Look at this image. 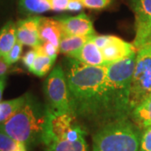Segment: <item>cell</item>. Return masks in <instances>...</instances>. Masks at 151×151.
<instances>
[{
    "instance_id": "obj_1",
    "label": "cell",
    "mask_w": 151,
    "mask_h": 151,
    "mask_svg": "<svg viewBox=\"0 0 151 151\" xmlns=\"http://www.w3.org/2000/svg\"><path fill=\"white\" fill-rule=\"evenodd\" d=\"M64 66L70 113L81 125L93 124L97 129L112 122L107 102L108 65H86L68 56Z\"/></svg>"
},
{
    "instance_id": "obj_2",
    "label": "cell",
    "mask_w": 151,
    "mask_h": 151,
    "mask_svg": "<svg viewBox=\"0 0 151 151\" xmlns=\"http://www.w3.org/2000/svg\"><path fill=\"white\" fill-rule=\"evenodd\" d=\"M47 119V107H43L28 95L26 101L16 113L0 124V130L27 148L42 142Z\"/></svg>"
},
{
    "instance_id": "obj_3",
    "label": "cell",
    "mask_w": 151,
    "mask_h": 151,
    "mask_svg": "<svg viewBox=\"0 0 151 151\" xmlns=\"http://www.w3.org/2000/svg\"><path fill=\"white\" fill-rule=\"evenodd\" d=\"M136 53L107 67V102L112 121L129 119V97Z\"/></svg>"
},
{
    "instance_id": "obj_4",
    "label": "cell",
    "mask_w": 151,
    "mask_h": 151,
    "mask_svg": "<svg viewBox=\"0 0 151 151\" xmlns=\"http://www.w3.org/2000/svg\"><path fill=\"white\" fill-rule=\"evenodd\" d=\"M139 129L129 119L109 122L93 135V151H140Z\"/></svg>"
},
{
    "instance_id": "obj_5",
    "label": "cell",
    "mask_w": 151,
    "mask_h": 151,
    "mask_svg": "<svg viewBox=\"0 0 151 151\" xmlns=\"http://www.w3.org/2000/svg\"><path fill=\"white\" fill-rule=\"evenodd\" d=\"M150 96L151 36L138 49L136 53L134 70L130 91V112Z\"/></svg>"
},
{
    "instance_id": "obj_6",
    "label": "cell",
    "mask_w": 151,
    "mask_h": 151,
    "mask_svg": "<svg viewBox=\"0 0 151 151\" xmlns=\"http://www.w3.org/2000/svg\"><path fill=\"white\" fill-rule=\"evenodd\" d=\"M86 134V130L70 113L55 114L48 110V119L41 143L45 145L55 140H79L85 138Z\"/></svg>"
},
{
    "instance_id": "obj_7",
    "label": "cell",
    "mask_w": 151,
    "mask_h": 151,
    "mask_svg": "<svg viewBox=\"0 0 151 151\" xmlns=\"http://www.w3.org/2000/svg\"><path fill=\"white\" fill-rule=\"evenodd\" d=\"M45 92L48 101L47 109L55 114L70 113L68 86L64 69L56 65L45 81Z\"/></svg>"
},
{
    "instance_id": "obj_8",
    "label": "cell",
    "mask_w": 151,
    "mask_h": 151,
    "mask_svg": "<svg viewBox=\"0 0 151 151\" xmlns=\"http://www.w3.org/2000/svg\"><path fill=\"white\" fill-rule=\"evenodd\" d=\"M132 8L135 15V39L137 50L151 36V0H133Z\"/></svg>"
},
{
    "instance_id": "obj_9",
    "label": "cell",
    "mask_w": 151,
    "mask_h": 151,
    "mask_svg": "<svg viewBox=\"0 0 151 151\" xmlns=\"http://www.w3.org/2000/svg\"><path fill=\"white\" fill-rule=\"evenodd\" d=\"M137 48L134 44L129 43L122 39L110 35L107 45L101 49L103 59L107 65L127 58L132 54L137 53Z\"/></svg>"
},
{
    "instance_id": "obj_10",
    "label": "cell",
    "mask_w": 151,
    "mask_h": 151,
    "mask_svg": "<svg viewBox=\"0 0 151 151\" xmlns=\"http://www.w3.org/2000/svg\"><path fill=\"white\" fill-rule=\"evenodd\" d=\"M40 17H29L16 24L17 40L23 45L35 48L41 41L39 35V23Z\"/></svg>"
},
{
    "instance_id": "obj_11",
    "label": "cell",
    "mask_w": 151,
    "mask_h": 151,
    "mask_svg": "<svg viewBox=\"0 0 151 151\" xmlns=\"http://www.w3.org/2000/svg\"><path fill=\"white\" fill-rule=\"evenodd\" d=\"M61 24L63 33L68 35L90 36L96 35L92 20L85 14H80L74 17L57 19Z\"/></svg>"
},
{
    "instance_id": "obj_12",
    "label": "cell",
    "mask_w": 151,
    "mask_h": 151,
    "mask_svg": "<svg viewBox=\"0 0 151 151\" xmlns=\"http://www.w3.org/2000/svg\"><path fill=\"white\" fill-rule=\"evenodd\" d=\"M63 29L57 19L40 17L39 23V35L41 42H50L59 48Z\"/></svg>"
},
{
    "instance_id": "obj_13",
    "label": "cell",
    "mask_w": 151,
    "mask_h": 151,
    "mask_svg": "<svg viewBox=\"0 0 151 151\" xmlns=\"http://www.w3.org/2000/svg\"><path fill=\"white\" fill-rule=\"evenodd\" d=\"M71 58L78 60L84 64L93 66L108 65L103 59L101 50L92 41V39L88 40L78 52L72 55Z\"/></svg>"
},
{
    "instance_id": "obj_14",
    "label": "cell",
    "mask_w": 151,
    "mask_h": 151,
    "mask_svg": "<svg viewBox=\"0 0 151 151\" xmlns=\"http://www.w3.org/2000/svg\"><path fill=\"white\" fill-rule=\"evenodd\" d=\"M129 118L139 129L151 126V96L131 112Z\"/></svg>"
},
{
    "instance_id": "obj_15",
    "label": "cell",
    "mask_w": 151,
    "mask_h": 151,
    "mask_svg": "<svg viewBox=\"0 0 151 151\" xmlns=\"http://www.w3.org/2000/svg\"><path fill=\"white\" fill-rule=\"evenodd\" d=\"M93 35L90 36H75L63 34L60 38L59 45V51L71 57L78 52L85 44L90 40Z\"/></svg>"
},
{
    "instance_id": "obj_16",
    "label": "cell",
    "mask_w": 151,
    "mask_h": 151,
    "mask_svg": "<svg viewBox=\"0 0 151 151\" xmlns=\"http://www.w3.org/2000/svg\"><path fill=\"white\" fill-rule=\"evenodd\" d=\"M16 41V24L8 22L0 29V58H4Z\"/></svg>"
},
{
    "instance_id": "obj_17",
    "label": "cell",
    "mask_w": 151,
    "mask_h": 151,
    "mask_svg": "<svg viewBox=\"0 0 151 151\" xmlns=\"http://www.w3.org/2000/svg\"><path fill=\"white\" fill-rule=\"evenodd\" d=\"M45 151H88L85 138L79 140H55L45 145Z\"/></svg>"
},
{
    "instance_id": "obj_18",
    "label": "cell",
    "mask_w": 151,
    "mask_h": 151,
    "mask_svg": "<svg viewBox=\"0 0 151 151\" xmlns=\"http://www.w3.org/2000/svg\"><path fill=\"white\" fill-rule=\"evenodd\" d=\"M27 96L28 94H26L15 99L0 103V124L5 122L16 113L18 109L26 101Z\"/></svg>"
},
{
    "instance_id": "obj_19",
    "label": "cell",
    "mask_w": 151,
    "mask_h": 151,
    "mask_svg": "<svg viewBox=\"0 0 151 151\" xmlns=\"http://www.w3.org/2000/svg\"><path fill=\"white\" fill-rule=\"evenodd\" d=\"M19 6L22 11L33 14L51 10V7L46 0H20Z\"/></svg>"
},
{
    "instance_id": "obj_20",
    "label": "cell",
    "mask_w": 151,
    "mask_h": 151,
    "mask_svg": "<svg viewBox=\"0 0 151 151\" xmlns=\"http://www.w3.org/2000/svg\"><path fill=\"white\" fill-rule=\"evenodd\" d=\"M55 60L46 55L37 54V57L31 66V68L29 69V71L37 76H43L51 68V66L54 64Z\"/></svg>"
},
{
    "instance_id": "obj_21",
    "label": "cell",
    "mask_w": 151,
    "mask_h": 151,
    "mask_svg": "<svg viewBox=\"0 0 151 151\" xmlns=\"http://www.w3.org/2000/svg\"><path fill=\"white\" fill-rule=\"evenodd\" d=\"M24 149H26V146L24 144L0 130V151H22Z\"/></svg>"
},
{
    "instance_id": "obj_22",
    "label": "cell",
    "mask_w": 151,
    "mask_h": 151,
    "mask_svg": "<svg viewBox=\"0 0 151 151\" xmlns=\"http://www.w3.org/2000/svg\"><path fill=\"white\" fill-rule=\"evenodd\" d=\"M22 51H23V45L17 40L16 43L14 44V45L9 50V52L4 56V60L9 65H13L20 59Z\"/></svg>"
},
{
    "instance_id": "obj_23",
    "label": "cell",
    "mask_w": 151,
    "mask_h": 151,
    "mask_svg": "<svg viewBox=\"0 0 151 151\" xmlns=\"http://www.w3.org/2000/svg\"><path fill=\"white\" fill-rule=\"evenodd\" d=\"M35 49L36 50L37 54L46 55L54 60L56 59L57 54L59 52V48L50 42H41L40 45Z\"/></svg>"
},
{
    "instance_id": "obj_24",
    "label": "cell",
    "mask_w": 151,
    "mask_h": 151,
    "mask_svg": "<svg viewBox=\"0 0 151 151\" xmlns=\"http://www.w3.org/2000/svg\"><path fill=\"white\" fill-rule=\"evenodd\" d=\"M84 8L90 9H103L108 7L112 0H79Z\"/></svg>"
},
{
    "instance_id": "obj_25",
    "label": "cell",
    "mask_w": 151,
    "mask_h": 151,
    "mask_svg": "<svg viewBox=\"0 0 151 151\" xmlns=\"http://www.w3.org/2000/svg\"><path fill=\"white\" fill-rule=\"evenodd\" d=\"M140 151H151V126L146 128L141 135Z\"/></svg>"
},
{
    "instance_id": "obj_26",
    "label": "cell",
    "mask_w": 151,
    "mask_h": 151,
    "mask_svg": "<svg viewBox=\"0 0 151 151\" xmlns=\"http://www.w3.org/2000/svg\"><path fill=\"white\" fill-rule=\"evenodd\" d=\"M37 57V51L35 48L29 50V51H27L24 55L22 57V61H23V64L24 65V66L28 68V70H29V69L31 68V66L34 64L35 60Z\"/></svg>"
},
{
    "instance_id": "obj_27",
    "label": "cell",
    "mask_w": 151,
    "mask_h": 151,
    "mask_svg": "<svg viewBox=\"0 0 151 151\" xmlns=\"http://www.w3.org/2000/svg\"><path fill=\"white\" fill-rule=\"evenodd\" d=\"M51 7V10L64 11L66 10L70 0H46Z\"/></svg>"
},
{
    "instance_id": "obj_28",
    "label": "cell",
    "mask_w": 151,
    "mask_h": 151,
    "mask_svg": "<svg viewBox=\"0 0 151 151\" xmlns=\"http://www.w3.org/2000/svg\"><path fill=\"white\" fill-rule=\"evenodd\" d=\"M109 38H110V35H93L92 38V40L96 44L98 48L103 49L107 43L108 42L109 40Z\"/></svg>"
},
{
    "instance_id": "obj_29",
    "label": "cell",
    "mask_w": 151,
    "mask_h": 151,
    "mask_svg": "<svg viewBox=\"0 0 151 151\" xmlns=\"http://www.w3.org/2000/svg\"><path fill=\"white\" fill-rule=\"evenodd\" d=\"M83 8H84V6L79 0H70L67 8H66V10L79 11L81 10Z\"/></svg>"
},
{
    "instance_id": "obj_30",
    "label": "cell",
    "mask_w": 151,
    "mask_h": 151,
    "mask_svg": "<svg viewBox=\"0 0 151 151\" xmlns=\"http://www.w3.org/2000/svg\"><path fill=\"white\" fill-rule=\"evenodd\" d=\"M9 65L6 63L4 59L0 58V76H5V74L9 70Z\"/></svg>"
},
{
    "instance_id": "obj_31",
    "label": "cell",
    "mask_w": 151,
    "mask_h": 151,
    "mask_svg": "<svg viewBox=\"0 0 151 151\" xmlns=\"http://www.w3.org/2000/svg\"><path fill=\"white\" fill-rule=\"evenodd\" d=\"M5 84H6L5 76H0V103H1V100H2V97H3L4 90V87H5Z\"/></svg>"
},
{
    "instance_id": "obj_32",
    "label": "cell",
    "mask_w": 151,
    "mask_h": 151,
    "mask_svg": "<svg viewBox=\"0 0 151 151\" xmlns=\"http://www.w3.org/2000/svg\"><path fill=\"white\" fill-rule=\"evenodd\" d=\"M22 151H26V149H24V150H23Z\"/></svg>"
}]
</instances>
